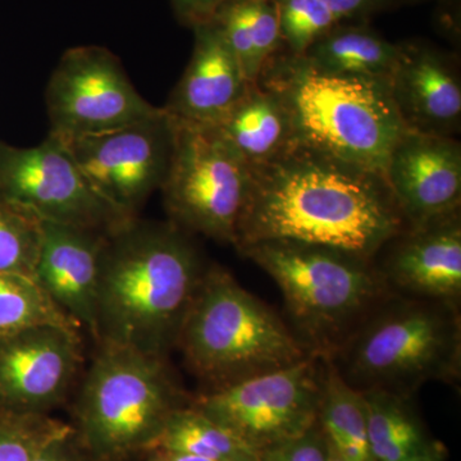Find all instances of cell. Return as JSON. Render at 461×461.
Masks as SVG:
<instances>
[{
  "mask_svg": "<svg viewBox=\"0 0 461 461\" xmlns=\"http://www.w3.org/2000/svg\"><path fill=\"white\" fill-rule=\"evenodd\" d=\"M408 226L384 175L295 142L251 169L235 248L295 241L373 259Z\"/></svg>",
  "mask_w": 461,
  "mask_h": 461,
  "instance_id": "obj_1",
  "label": "cell"
},
{
  "mask_svg": "<svg viewBox=\"0 0 461 461\" xmlns=\"http://www.w3.org/2000/svg\"><path fill=\"white\" fill-rule=\"evenodd\" d=\"M206 267L186 230L132 218L108 233L100 263L98 344L167 357Z\"/></svg>",
  "mask_w": 461,
  "mask_h": 461,
  "instance_id": "obj_2",
  "label": "cell"
},
{
  "mask_svg": "<svg viewBox=\"0 0 461 461\" xmlns=\"http://www.w3.org/2000/svg\"><path fill=\"white\" fill-rule=\"evenodd\" d=\"M258 83L286 108L296 144L384 176L388 157L408 131L387 80L314 71L284 50Z\"/></svg>",
  "mask_w": 461,
  "mask_h": 461,
  "instance_id": "obj_3",
  "label": "cell"
},
{
  "mask_svg": "<svg viewBox=\"0 0 461 461\" xmlns=\"http://www.w3.org/2000/svg\"><path fill=\"white\" fill-rule=\"evenodd\" d=\"M326 359L359 393L411 397L429 382L455 381L461 363L459 308L391 294Z\"/></svg>",
  "mask_w": 461,
  "mask_h": 461,
  "instance_id": "obj_4",
  "label": "cell"
},
{
  "mask_svg": "<svg viewBox=\"0 0 461 461\" xmlns=\"http://www.w3.org/2000/svg\"><path fill=\"white\" fill-rule=\"evenodd\" d=\"M175 348L208 391L286 368L313 354L220 266L206 267Z\"/></svg>",
  "mask_w": 461,
  "mask_h": 461,
  "instance_id": "obj_5",
  "label": "cell"
},
{
  "mask_svg": "<svg viewBox=\"0 0 461 461\" xmlns=\"http://www.w3.org/2000/svg\"><path fill=\"white\" fill-rule=\"evenodd\" d=\"M238 250L277 284L294 332L329 357L390 296L372 259L295 241H259Z\"/></svg>",
  "mask_w": 461,
  "mask_h": 461,
  "instance_id": "obj_6",
  "label": "cell"
},
{
  "mask_svg": "<svg viewBox=\"0 0 461 461\" xmlns=\"http://www.w3.org/2000/svg\"><path fill=\"white\" fill-rule=\"evenodd\" d=\"M166 359L99 344L72 426L85 461H124L153 448L172 412L186 405Z\"/></svg>",
  "mask_w": 461,
  "mask_h": 461,
  "instance_id": "obj_7",
  "label": "cell"
},
{
  "mask_svg": "<svg viewBox=\"0 0 461 461\" xmlns=\"http://www.w3.org/2000/svg\"><path fill=\"white\" fill-rule=\"evenodd\" d=\"M173 123L171 163L160 187L171 222L235 247L250 195V167L215 127L176 118Z\"/></svg>",
  "mask_w": 461,
  "mask_h": 461,
  "instance_id": "obj_8",
  "label": "cell"
},
{
  "mask_svg": "<svg viewBox=\"0 0 461 461\" xmlns=\"http://www.w3.org/2000/svg\"><path fill=\"white\" fill-rule=\"evenodd\" d=\"M326 359L312 354L286 368L206 391L190 403L260 454L318 423Z\"/></svg>",
  "mask_w": 461,
  "mask_h": 461,
  "instance_id": "obj_9",
  "label": "cell"
},
{
  "mask_svg": "<svg viewBox=\"0 0 461 461\" xmlns=\"http://www.w3.org/2000/svg\"><path fill=\"white\" fill-rule=\"evenodd\" d=\"M0 194L39 220L111 233L132 218L102 198L59 138L36 147L0 142Z\"/></svg>",
  "mask_w": 461,
  "mask_h": 461,
  "instance_id": "obj_10",
  "label": "cell"
},
{
  "mask_svg": "<svg viewBox=\"0 0 461 461\" xmlns=\"http://www.w3.org/2000/svg\"><path fill=\"white\" fill-rule=\"evenodd\" d=\"M45 102L50 133L60 139L122 129L162 111L142 98L114 54L94 45L63 54Z\"/></svg>",
  "mask_w": 461,
  "mask_h": 461,
  "instance_id": "obj_11",
  "label": "cell"
},
{
  "mask_svg": "<svg viewBox=\"0 0 461 461\" xmlns=\"http://www.w3.org/2000/svg\"><path fill=\"white\" fill-rule=\"evenodd\" d=\"M173 139V118L162 107L154 117L122 129L60 140L94 190L118 211L136 217L166 180Z\"/></svg>",
  "mask_w": 461,
  "mask_h": 461,
  "instance_id": "obj_12",
  "label": "cell"
},
{
  "mask_svg": "<svg viewBox=\"0 0 461 461\" xmlns=\"http://www.w3.org/2000/svg\"><path fill=\"white\" fill-rule=\"evenodd\" d=\"M80 330L42 324L0 339V411L47 415L68 395L81 366Z\"/></svg>",
  "mask_w": 461,
  "mask_h": 461,
  "instance_id": "obj_13",
  "label": "cell"
},
{
  "mask_svg": "<svg viewBox=\"0 0 461 461\" xmlns=\"http://www.w3.org/2000/svg\"><path fill=\"white\" fill-rule=\"evenodd\" d=\"M372 260L391 293L457 305L461 296L460 209L406 227Z\"/></svg>",
  "mask_w": 461,
  "mask_h": 461,
  "instance_id": "obj_14",
  "label": "cell"
},
{
  "mask_svg": "<svg viewBox=\"0 0 461 461\" xmlns=\"http://www.w3.org/2000/svg\"><path fill=\"white\" fill-rule=\"evenodd\" d=\"M384 178L409 226L460 209L461 145L455 138L406 131L388 157Z\"/></svg>",
  "mask_w": 461,
  "mask_h": 461,
  "instance_id": "obj_15",
  "label": "cell"
},
{
  "mask_svg": "<svg viewBox=\"0 0 461 461\" xmlns=\"http://www.w3.org/2000/svg\"><path fill=\"white\" fill-rule=\"evenodd\" d=\"M388 86L408 131L445 138L459 133L461 80L455 57L427 42H402Z\"/></svg>",
  "mask_w": 461,
  "mask_h": 461,
  "instance_id": "obj_16",
  "label": "cell"
},
{
  "mask_svg": "<svg viewBox=\"0 0 461 461\" xmlns=\"http://www.w3.org/2000/svg\"><path fill=\"white\" fill-rule=\"evenodd\" d=\"M108 233L41 221L33 278L69 318L96 336L100 263Z\"/></svg>",
  "mask_w": 461,
  "mask_h": 461,
  "instance_id": "obj_17",
  "label": "cell"
},
{
  "mask_svg": "<svg viewBox=\"0 0 461 461\" xmlns=\"http://www.w3.org/2000/svg\"><path fill=\"white\" fill-rule=\"evenodd\" d=\"M194 30L193 56L163 108L182 122L215 127L238 104L250 84L212 21Z\"/></svg>",
  "mask_w": 461,
  "mask_h": 461,
  "instance_id": "obj_18",
  "label": "cell"
},
{
  "mask_svg": "<svg viewBox=\"0 0 461 461\" xmlns=\"http://www.w3.org/2000/svg\"><path fill=\"white\" fill-rule=\"evenodd\" d=\"M215 129L250 169L266 165L295 144L286 108L259 83L249 85Z\"/></svg>",
  "mask_w": 461,
  "mask_h": 461,
  "instance_id": "obj_19",
  "label": "cell"
},
{
  "mask_svg": "<svg viewBox=\"0 0 461 461\" xmlns=\"http://www.w3.org/2000/svg\"><path fill=\"white\" fill-rule=\"evenodd\" d=\"M397 56L399 44L363 23H345L324 33L302 57L321 74L388 81Z\"/></svg>",
  "mask_w": 461,
  "mask_h": 461,
  "instance_id": "obj_20",
  "label": "cell"
},
{
  "mask_svg": "<svg viewBox=\"0 0 461 461\" xmlns=\"http://www.w3.org/2000/svg\"><path fill=\"white\" fill-rule=\"evenodd\" d=\"M212 23L236 57L249 84L285 48L275 0H227Z\"/></svg>",
  "mask_w": 461,
  "mask_h": 461,
  "instance_id": "obj_21",
  "label": "cell"
},
{
  "mask_svg": "<svg viewBox=\"0 0 461 461\" xmlns=\"http://www.w3.org/2000/svg\"><path fill=\"white\" fill-rule=\"evenodd\" d=\"M153 450L177 451L211 461H262L263 455L191 405L172 412Z\"/></svg>",
  "mask_w": 461,
  "mask_h": 461,
  "instance_id": "obj_22",
  "label": "cell"
},
{
  "mask_svg": "<svg viewBox=\"0 0 461 461\" xmlns=\"http://www.w3.org/2000/svg\"><path fill=\"white\" fill-rule=\"evenodd\" d=\"M373 461H403L430 444L409 400L384 391L362 393Z\"/></svg>",
  "mask_w": 461,
  "mask_h": 461,
  "instance_id": "obj_23",
  "label": "cell"
},
{
  "mask_svg": "<svg viewBox=\"0 0 461 461\" xmlns=\"http://www.w3.org/2000/svg\"><path fill=\"white\" fill-rule=\"evenodd\" d=\"M318 424L330 447L346 460L373 461L363 393L348 386L327 359Z\"/></svg>",
  "mask_w": 461,
  "mask_h": 461,
  "instance_id": "obj_24",
  "label": "cell"
},
{
  "mask_svg": "<svg viewBox=\"0 0 461 461\" xmlns=\"http://www.w3.org/2000/svg\"><path fill=\"white\" fill-rule=\"evenodd\" d=\"M42 324L80 330L32 276L0 272V339Z\"/></svg>",
  "mask_w": 461,
  "mask_h": 461,
  "instance_id": "obj_25",
  "label": "cell"
},
{
  "mask_svg": "<svg viewBox=\"0 0 461 461\" xmlns=\"http://www.w3.org/2000/svg\"><path fill=\"white\" fill-rule=\"evenodd\" d=\"M41 242V220L0 194V272L32 276Z\"/></svg>",
  "mask_w": 461,
  "mask_h": 461,
  "instance_id": "obj_26",
  "label": "cell"
},
{
  "mask_svg": "<svg viewBox=\"0 0 461 461\" xmlns=\"http://www.w3.org/2000/svg\"><path fill=\"white\" fill-rule=\"evenodd\" d=\"M71 424L50 415L0 411V461H32L51 439Z\"/></svg>",
  "mask_w": 461,
  "mask_h": 461,
  "instance_id": "obj_27",
  "label": "cell"
},
{
  "mask_svg": "<svg viewBox=\"0 0 461 461\" xmlns=\"http://www.w3.org/2000/svg\"><path fill=\"white\" fill-rule=\"evenodd\" d=\"M282 39L290 53L303 56L339 21L321 0H275Z\"/></svg>",
  "mask_w": 461,
  "mask_h": 461,
  "instance_id": "obj_28",
  "label": "cell"
},
{
  "mask_svg": "<svg viewBox=\"0 0 461 461\" xmlns=\"http://www.w3.org/2000/svg\"><path fill=\"white\" fill-rule=\"evenodd\" d=\"M327 459H329V442L318 423L304 435L276 446L271 450L266 451L262 456V461H327Z\"/></svg>",
  "mask_w": 461,
  "mask_h": 461,
  "instance_id": "obj_29",
  "label": "cell"
},
{
  "mask_svg": "<svg viewBox=\"0 0 461 461\" xmlns=\"http://www.w3.org/2000/svg\"><path fill=\"white\" fill-rule=\"evenodd\" d=\"M339 23L366 20L387 7L393 0H321Z\"/></svg>",
  "mask_w": 461,
  "mask_h": 461,
  "instance_id": "obj_30",
  "label": "cell"
},
{
  "mask_svg": "<svg viewBox=\"0 0 461 461\" xmlns=\"http://www.w3.org/2000/svg\"><path fill=\"white\" fill-rule=\"evenodd\" d=\"M32 461H85L74 427L51 439Z\"/></svg>",
  "mask_w": 461,
  "mask_h": 461,
  "instance_id": "obj_31",
  "label": "cell"
},
{
  "mask_svg": "<svg viewBox=\"0 0 461 461\" xmlns=\"http://www.w3.org/2000/svg\"><path fill=\"white\" fill-rule=\"evenodd\" d=\"M227 0H172L178 17L189 25H204L213 20Z\"/></svg>",
  "mask_w": 461,
  "mask_h": 461,
  "instance_id": "obj_32",
  "label": "cell"
},
{
  "mask_svg": "<svg viewBox=\"0 0 461 461\" xmlns=\"http://www.w3.org/2000/svg\"><path fill=\"white\" fill-rule=\"evenodd\" d=\"M147 454L148 457L145 461H211L190 454L177 453V451L153 450Z\"/></svg>",
  "mask_w": 461,
  "mask_h": 461,
  "instance_id": "obj_33",
  "label": "cell"
},
{
  "mask_svg": "<svg viewBox=\"0 0 461 461\" xmlns=\"http://www.w3.org/2000/svg\"><path fill=\"white\" fill-rule=\"evenodd\" d=\"M403 461H445L444 460V451L438 447L436 444H430L427 446L424 450L420 451V453L412 455V456L408 457Z\"/></svg>",
  "mask_w": 461,
  "mask_h": 461,
  "instance_id": "obj_34",
  "label": "cell"
},
{
  "mask_svg": "<svg viewBox=\"0 0 461 461\" xmlns=\"http://www.w3.org/2000/svg\"><path fill=\"white\" fill-rule=\"evenodd\" d=\"M327 461H348L346 460L345 457H342L341 455L338 453V451L333 450L329 444V459Z\"/></svg>",
  "mask_w": 461,
  "mask_h": 461,
  "instance_id": "obj_35",
  "label": "cell"
}]
</instances>
